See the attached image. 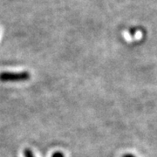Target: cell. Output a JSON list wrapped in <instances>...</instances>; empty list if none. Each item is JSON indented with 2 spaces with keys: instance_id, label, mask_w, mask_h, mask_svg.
<instances>
[{
  "instance_id": "1",
  "label": "cell",
  "mask_w": 157,
  "mask_h": 157,
  "mask_svg": "<svg viewBox=\"0 0 157 157\" xmlns=\"http://www.w3.org/2000/svg\"><path fill=\"white\" fill-rule=\"evenodd\" d=\"M31 78V74L28 72L11 73V72H2L0 73L1 82H22L28 80Z\"/></svg>"
},
{
  "instance_id": "2",
  "label": "cell",
  "mask_w": 157,
  "mask_h": 157,
  "mask_svg": "<svg viewBox=\"0 0 157 157\" xmlns=\"http://www.w3.org/2000/svg\"><path fill=\"white\" fill-rule=\"evenodd\" d=\"M24 155H25V157H35L34 154L30 148H25L24 150Z\"/></svg>"
},
{
  "instance_id": "3",
  "label": "cell",
  "mask_w": 157,
  "mask_h": 157,
  "mask_svg": "<svg viewBox=\"0 0 157 157\" xmlns=\"http://www.w3.org/2000/svg\"><path fill=\"white\" fill-rule=\"evenodd\" d=\"M52 157H65V155H64V154L61 153V152H55V153L52 155Z\"/></svg>"
},
{
  "instance_id": "4",
  "label": "cell",
  "mask_w": 157,
  "mask_h": 157,
  "mask_svg": "<svg viewBox=\"0 0 157 157\" xmlns=\"http://www.w3.org/2000/svg\"><path fill=\"white\" fill-rule=\"evenodd\" d=\"M122 157H135L134 155H132V154H126V155H124Z\"/></svg>"
}]
</instances>
